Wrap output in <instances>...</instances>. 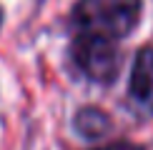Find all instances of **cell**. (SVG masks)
I'll return each instance as SVG.
<instances>
[{
    "mask_svg": "<svg viewBox=\"0 0 153 150\" xmlns=\"http://www.w3.org/2000/svg\"><path fill=\"white\" fill-rule=\"evenodd\" d=\"M141 20V0H78L73 25L78 35H98L118 40L133 33Z\"/></svg>",
    "mask_w": 153,
    "mask_h": 150,
    "instance_id": "6da1fadb",
    "label": "cell"
},
{
    "mask_svg": "<svg viewBox=\"0 0 153 150\" xmlns=\"http://www.w3.org/2000/svg\"><path fill=\"white\" fill-rule=\"evenodd\" d=\"M73 65L80 70L83 78L93 80L100 85H111L118 78L120 55L113 40L98 35H78L71 48Z\"/></svg>",
    "mask_w": 153,
    "mask_h": 150,
    "instance_id": "7a4b0ae2",
    "label": "cell"
},
{
    "mask_svg": "<svg viewBox=\"0 0 153 150\" xmlns=\"http://www.w3.org/2000/svg\"><path fill=\"white\" fill-rule=\"evenodd\" d=\"M128 105L138 118L153 115V48H143L136 55L128 83Z\"/></svg>",
    "mask_w": 153,
    "mask_h": 150,
    "instance_id": "3957f363",
    "label": "cell"
},
{
    "mask_svg": "<svg viewBox=\"0 0 153 150\" xmlns=\"http://www.w3.org/2000/svg\"><path fill=\"white\" fill-rule=\"evenodd\" d=\"M75 130L88 140H98L111 130V118L98 108H83L75 115Z\"/></svg>",
    "mask_w": 153,
    "mask_h": 150,
    "instance_id": "277c9868",
    "label": "cell"
},
{
    "mask_svg": "<svg viewBox=\"0 0 153 150\" xmlns=\"http://www.w3.org/2000/svg\"><path fill=\"white\" fill-rule=\"evenodd\" d=\"M95 150H146V148L143 145H136V143H128V140H120V143H111V145L95 148Z\"/></svg>",
    "mask_w": 153,
    "mask_h": 150,
    "instance_id": "5b68a950",
    "label": "cell"
},
{
    "mask_svg": "<svg viewBox=\"0 0 153 150\" xmlns=\"http://www.w3.org/2000/svg\"><path fill=\"white\" fill-rule=\"evenodd\" d=\"M0 23H3V10H0Z\"/></svg>",
    "mask_w": 153,
    "mask_h": 150,
    "instance_id": "8992f818",
    "label": "cell"
}]
</instances>
